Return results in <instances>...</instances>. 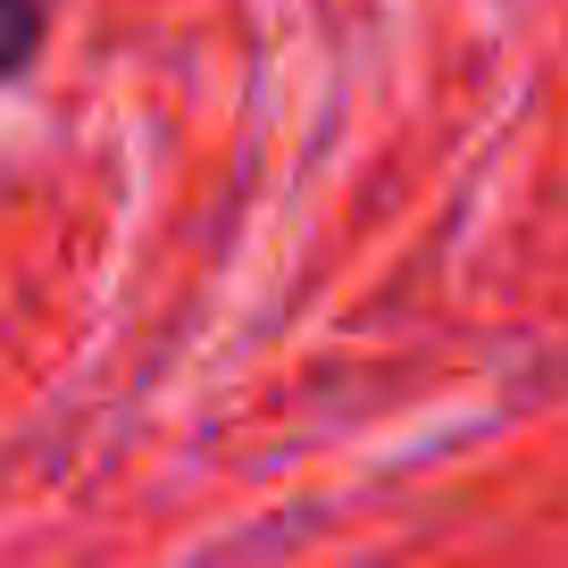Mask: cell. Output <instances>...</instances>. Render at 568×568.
<instances>
[{
    "label": "cell",
    "instance_id": "cell-1",
    "mask_svg": "<svg viewBox=\"0 0 568 568\" xmlns=\"http://www.w3.org/2000/svg\"><path fill=\"white\" fill-rule=\"evenodd\" d=\"M34 42H42V0H0V84L34 59Z\"/></svg>",
    "mask_w": 568,
    "mask_h": 568
}]
</instances>
